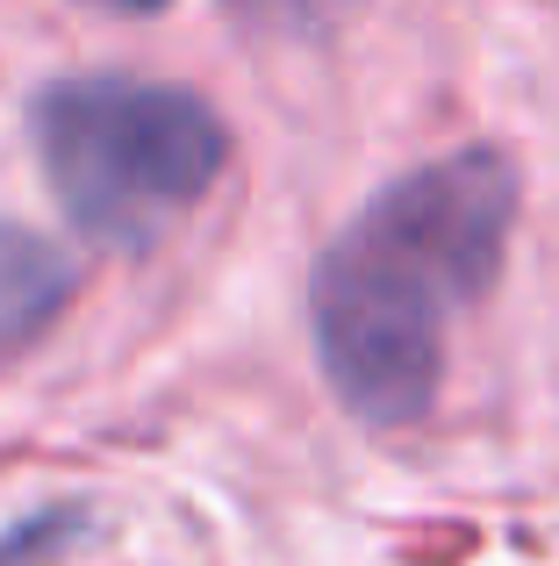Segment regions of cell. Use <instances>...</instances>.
I'll list each match as a JSON object with an SVG mask.
<instances>
[{
  "instance_id": "6da1fadb",
  "label": "cell",
  "mask_w": 559,
  "mask_h": 566,
  "mask_svg": "<svg viewBox=\"0 0 559 566\" xmlns=\"http://www.w3.org/2000/svg\"><path fill=\"white\" fill-rule=\"evenodd\" d=\"M517 230V166L488 144L402 172L323 244L308 331L330 395L373 430L431 416L445 337L503 280Z\"/></svg>"
},
{
  "instance_id": "7a4b0ae2",
  "label": "cell",
  "mask_w": 559,
  "mask_h": 566,
  "mask_svg": "<svg viewBox=\"0 0 559 566\" xmlns=\"http://www.w3.org/2000/svg\"><path fill=\"white\" fill-rule=\"evenodd\" d=\"M36 166L72 230L101 251H151L223 180L230 129L194 86L72 72L29 101Z\"/></svg>"
},
{
  "instance_id": "3957f363",
  "label": "cell",
  "mask_w": 559,
  "mask_h": 566,
  "mask_svg": "<svg viewBox=\"0 0 559 566\" xmlns=\"http://www.w3.org/2000/svg\"><path fill=\"white\" fill-rule=\"evenodd\" d=\"M72 259L51 237L22 230V222H0V366H14L57 316L72 308Z\"/></svg>"
},
{
  "instance_id": "277c9868",
  "label": "cell",
  "mask_w": 559,
  "mask_h": 566,
  "mask_svg": "<svg viewBox=\"0 0 559 566\" xmlns=\"http://www.w3.org/2000/svg\"><path fill=\"white\" fill-rule=\"evenodd\" d=\"M94 8H115V14H158L166 0H94Z\"/></svg>"
},
{
  "instance_id": "5b68a950",
  "label": "cell",
  "mask_w": 559,
  "mask_h": 566,
  "mask_svg": "<svg viewBox=\"0 0 559 566\" xmlns=\"http://www.w3.org/2000/svg\"><path fill=\"white\" fill-rule=\"evenodd\" d=\"M252 8H308V0H252Z\"/></svg>"
}]
</instances>
